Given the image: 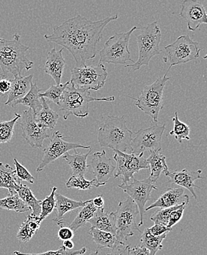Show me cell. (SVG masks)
<instances>
[{
  "mask_svg": "<svg viewBox=\"0 0 207 255\" xmlns=\"http://www.w3.org/2000/svg\"><path fill=\"white\" fill-rule=\"evenodd\" d=\"M118 18V15H115L94 21L77 15L55 26L53 32L46 34L44 38L68 49L74 57L77 68L85 67L86 62L95 58L97 44L103 38L106 26Z\"/></svg>",
  "mask_w": 207,
  "mask_h": 255,
  "instance_id": "6da1fadb",
  "label": "cell"
},
{
  "mask_svg": "<svg viewBox=\"0 0 207 255\" xmlns=\"http://www.w3.org/2000/svg\"><path fill=\"white\" fill-rule=\"evenodd\" d=\"M29 49L21 43L18 33L13 35L12 40L0 38V68L2 76L10 74L18 77L23 70L29 71L33 67V62L26 56Z\"/></svg>",
  "mask_w": 207,
  "mask_h": 255,
  "instance_id": "7a4b0ae2",
  "label": "cell"
},
{
  "mask_svg": "<svg viewBox=\"0 0 207 255\" xmlns=\"http://www.w3.org/2000/svg\"><path fill=\"white\" fill-rule=\"evenodd\" d=\"M133 132L128 128L125 116L109 115L98 131V141L101 147L126 152L131 151Z\"/></svg>",
  "mask_w": 207,
  "mask_h": 255,
  "instance_id": "3957f363",
  "label": "cell"
},
{
  "mask_svg": "<svg viewBox=\"0 0 207 255\" xmlns=\"http://www.w3.org/2000/svg\"><path fill=\"white\" fill-rule=\"evenodd\" d=\"M115 97H94L90 91L77 89L69 83L62 94L60 101V110L64 112L63 119L67 120L69 116L79 118H86L89 114V104L92 102H113Z\"/></svg>",
  "mask_w": 207,
  "mask_h": 255,
  "instance_id": "277c9868",
  "label": "cell"
},
{
  "mask_svg": "<svg viewBox=\"0 0 207 255\" xmlns=\"http://www.w3.org/2000/svg\"><path fill=\"white\" fill-rule=\"evenodd\" d=\"M139 30H140V33L136 35L139 50L138 60L133 64L125 66L126 68H131L132 71L139 70L143 66H148L152 58L161 53L160 49L161 30L158 27L157 21L150 23Z\"/></svg>",
  "mask_w": 207,
  "mask_h": 255,
  "instance_id": "5b68a950",
  "label": "cell"
},
{
  "mask_svg": "<svg viewBox=\"0 0 207 255\" xmlns=\"http://www.w3.org/2000/svg\"><path fill=\"white\" fill-rule=\"evenodd\" d=\"M167 72L163 77L157 79L152 84L145 86L138 98L136 100V106L146 115L149 116L154 123L158 122L159 114L164 106L163 91L167 82L170 80Z\"/></svg>",
  "mask_w": 207,
  "mask_h": 255,
  "instance_id": "8992f818",
  "label": "cell"
},
{
  "mask_svg": "<svg viewBox=\"0 0 207 255\" xmlns=\"http://www.w3.org/2000/svg\"><path fill=\"white\" fill-rule=\"evenodd\" d=\"M138 27H133L126 32L115 33L105 42L100 51V63H107L115 65H124L131 59L129 50V43L131 35Z\"/></svg>",
  "mask_w": 207,
  "mask_h": 255,
  "instance_id": "52a82bcc",
  "label": "cell"
},
{
  "mask_svg": "<svg viewBox=\"0 0 207 255\" xmlns=\"http://www.w3.org/2000/svg\"><path fill=\"white\" fill-rule=\"evenodd\" d=\"M139 214L138 208L130 198L123 202H119L116 215L117 242L126 244L129 237H132L136 231L142 233L137 225V216Z\"/></svg>",
  "mask_w": 207,
  "mask_h": 255,
  "instance_id": "ba28073f",
  "label": "cell"
},
{
  "mask_svg": "<svg viewBox=\"0 0 207 255\" xmlns=\"http://www.w3.org/2000/svg\"><path fill=\"white\" fill-rule=\"evenodd\" d=\"M165 50L167 57L164 58V60L170 63L168 72L172 66L197 60L202 49L199 48L197 41H193L189 35H184L179 36L172 44L165 46Z\"/></svg>",
  "mask_w": 207,
  "mask_h": 255,
  "instance_id": "9c48e42d",
  "label": "cell"
},
{
  "mask_svg": "<svg viewBox=\"0 0 207 255\" xmlns=\"http://www.w3.org/2000/svg\"><path fill=\"white\" fill-rule=\"evenodd\" d=\"M70 83L77 89L98 91L104 87L108 73L103 63L71 69Z\"/></svg>",
  "mask_w": 207,
  "mask_h": 255,
  "instance_id": "30bf717a",
  "label": "cell"
},
{
  "mask_svg": "<svg viewBox=\"0 0 207 255\" xmlns=\"http://www.w3.org/2000/svg\"><path fill=\"white\" fill-rule=\"evenodd\" d=\"M165 125H155L146 129H140L131 142V151L137 157H142L145 151H161L162 137Z\"/></svg>",
  "mask_w": 207,
  "mask_h": 255,
  "instance_id": "8fae6325",
  "label": "cell"
},
{
  "mask_svg": "<svg viewBox=\"0 0 207 255\" xmlns=\"http://www.w3.org/2000/svg\"><path fill=\"white\" fill-rule=\"evenodd\" d=\"M130 183H121L118 185L120 189L123 190V192L127 194L129 198L132 199L135 205L138 208L139 214H140V222L138 227L143 225V216L145 211V206L148 201L151 200V194L153 190H157V187L154 185L155 182L151 180L150 177L143 180L132 179Z\"/></svg>",
  "mask_w": 207,
  "mask_h": 255,
  "instance_id": "7c38bea8",
  "label": "cell"
},
{
  "mask_svg": "<svg viewBox=\"0 0 207 255\" xmlns=\"http://www.w3.org/2000/svg\"><path fill=\"white\" fill-rule=\"evenodd\" d=\"M113 160L115 162L114 177H121L122 183L126 184L134 178V174L142 169H147L148 165L146 157H137L118 150H113Z\"/></svg>",
  "mask_w": 207,
  "mask_h": 255,
  "instance_id": "4fadbf2b",
  "label": "cell"
},
{
  "mask_svg": "<svg viewBox=\"0 0 207 255\" xmlns=\"http://www.w3.org/2000/svg\"><path fill=\"white\" fill-rule=\"evenodd\" d=\"M81 148V149H91V146H84L80 143H72L64 140L63 134L59 131L54 132L51 137L49 145L44 149V157L41 163L37 168V172H41L50 163L58 160L68 151Z\"/></svg>",
  "mask_w": 207,
  "mask_h": 255,
  "instance_id": "5bb4252c",
  "label": "cell"
},
{
  "mask_svg": "<svg viewBox=\"0 0 207 255\" xmlns=\"http://www.w3.org/2000/svg\"><path fill=\"white\" fill-rule=\"evenodd\" d=\"M22 130V137L34 149H41L46 139L50 138L46 129L40 128L32 110L24 111L18 121Z\"/></svg>",
  "mask_w": 207,
  "mask_h": 255,
  "instance_id": "9a60e30c",
  "label": "cell"
},
{
  "mask_svg": "<svg viewBox=\"0 0 207 255\" xmlns=\"http://www.w3.org/2000/svg\"><path fill=\"white\" fill-rule=\"evenodd\" d=\"M179 15L186 20L188 30L192 32L198 30L201 24L207 23L206 10L205 5L200 1H184L182 4V9Z\"/></svg>",
  "mask_w": 207,
  "mask_h": 255,
  "instance_id": "2e32d148",
  "label": "cell"
},
{
  "mask_svg": "<svg viewBox=\"0 0 207 255\" xmlns=\"http://www.w3.org/2000/svg\"><path fill=\"white\" fill-rule=\"evenodd\" d=\"M113 161L112 159L106 157L104 150L97 151L93 154L91 166L96 177L95 180L100 186L106 185L113 174L115 169Z\"/></svg>",
  "mask_w": 207,
  "mask_h": 255,
  "instance_id": "e0dca14e",
  "label": "cell"
},
{
  "mask_svg": "<svg viewBox=\"0 0 207 255\" xmlns=\"http://www.w3.org/2000/svg\"><path fill=\"white\" fill-rule=\"evenodd\" d=\"M168 178H169V182L179 185L181 188H186L192 194L193 197L197 199L195 188H200L195 184L196 180L202 179V170L197 171H188L187 169H183L182 171H168L163 173Z\"/></svg>",
  "mask_w": 207,
  "mask_h": 255,
  "instance_id": "ac0fdd59",
  "label": "cell"
},
{
  "mask_svg": "<svg viewBox=\"0 0 207 255\" xmlns=\"http://www.w3.org/2000/svg\"><path fill=\"white\" fill-rule=\"evenodd\" d=\"M63 49L56 50L54 47L48 52L46 64L44 66L45 73L52 77L57 86L61 84L62 76L66 66V60L63 55Z\"/></svg>",
  "mask_w": 207,
  "mask_h": 255,
  "instance_id": "d6986e66",
  "label": "cell"
},
{
  "mask_svg": "<svg viewBox=\"0 0 207 255\" xmlns=\"http://www.w3.org/2000/svg\"><path fill=\"white\" fill-rule=\"evenodd\" d=\"M189 202L190 197L188 195H185L184 188H168L154 203L146 208L145 211L155 208H159L160 209L171 208L176 205H181L184 202Z\"/></svg>",
  "mask_w": 207,
  "mask_h": 255,
  "instance_id": "ffe728a7",
  "label": "cell"
},
{
  "mask_svg": "<svg viewBox=\"0 0 207 255\" xmlns=\"http://www.w3.org/2000/svg\"><path fill=\"white\" fill-rule=\"evenodd\" d=\"M90 200L85 201H75L73 199H69L66 196L62 195V194H55V208L56 211V216L53 219V222L56 223L57 225L60 227H63L64 225V217L66 213L72 211V210L79 209V208H83L86 204L89 203Z\"/></svg>",
  "mask_w": 207,
  "mask_h": 255,
  "instance_id": "44dd1931",
  "label": "cell"
},
{
  "mask_svg": "<svg viewBox=\"0 0 207 255\" xmlns=\"http://www.w3.org/2000/svg\"><path fill=\"white\" fill-rule=\"evenodd\" d=\"M91 227L107 232L115 236L116 234V215L115 212L106 213L104 208L97 209L92 219L89 221Z\"/></svg>",
  "mask_w": 207,
  "mask_h": 255,
  "instance_id": "7402d4cb",
  "label": "cell"
},
{
  "mask_svg": "<svg viewBox=\"0 0 207 255\" xmlns=\"http://www.w3.org/2000/svg\"><path fill=\"white\" fill-rule=\"evenodd\" d=\"M32 79L33 75L26 77H22L21 75L15 77L13 80H11V86L7 94V101L4 103V105L10 106V105L16 100L25 97L26 94L30 90Z\"/></svg>",
  "mask_w": 207,
  "mask_h": 255,
  "instance_id": "603a6c76",
  "label": "cell"
},
{
  "mask_svg": "<svg viewBox=\"0 0 207 255\" xmlns=\"http://www.w3.org/2000/svg\"><path fill=\"white\" fill-rule=\"evenodd\" d=\"M91 151H92V148H91L88 152L79 154L76 149H74V154H71L67 152L62 156L72 168V175L84 177L90 167L87 163V159Z\"/></svg>",
  "mask_w": 207,
  "mask_h": 255,
  "instance_id": "cb8c5ba5",
  "label": "cell"
},
{
  "mask_svg": "<svg viewBox=\"0 0 207 255\" xmlns=\"http://www.w3.org/2000/svg\"><path fill=\"white\" fill-rule=\"evenodd\" d=\"M41 102L42 108L41 111L35 115L37 124L43 129H55L59 119V115L58 113L51 109L46 99L41 98Z\"/></svg>",
  "mask_w": 207,
  "mask_h": 255,
  "instance_id": "d4e9b609",
  "label": "cell"
},
{
  "mask_svg": "<svg viewBox=\"0 0 207 255\" xmlns=\"http://www.w3.org/2000/svg\"><path fill=\"white\" fill-rule=\"evenodd\" d=\"M146 163L150 170V178L154 182H157L162 173L168 171L166 164V157L161 153V151H150V155L146 158Z\"/></svg>",
  "mask_w": 207,
  "mask_h": 255,
  "instance_id": "484cf974",
  "label": "cell"
},
{
  "mask_svg": "<svg viewBox=\"0 0 207 255\" xmlns=\"http://www.w3.org/2000/svg\"><path fill=\"white\" fill-rule=\"evenodd\" d=\"M21 184L13 168L9 164L0 163V188H6L10 194H16V189Z\"/></svg>",
  "mask_w": 207,
  "mask_h": 255,
  "instance_id": "4316f807",
  "label": "cell"
},
{
  "mask_svg": "<svg viewBox=\"0 0 207 255\" xmlns=\"http://www.w3.org/2000/svg\"><path fill=\"white\" fill-rule=\"evenodd\" d=\"M41 222L39 216H34L32 213L28 215L26 220L20 226L17 239L22 243L29 242L39 230Z\"/></svg>",
  "mask_w": 207,
  "mask_h": 255,
  "instance_id": "83f0119b",
  "label": "cell"
},
{
  "mask_svg": "<svg viewBox=\"0 0 207 255\" xmlns=\"http://www.w3.org/2000/svg\"><path fill=\"white\" fill-rule=\"evenodd\" d=\"M42 91L44 90L39 89L36 83H32L31 84L30 90L26 94L25 97L16 100L14 103H12L10 106L12 108H15L16 105H23L24 106L29 107L33 112L34 115H35L41 111L42 108L41 98L39 97V94Z\"/></svg>",
  "mask_w": 207,
  "mask_h": 255,
  "instance_id": "f1b7e54d",
  "label": "cell"
},
{
  "mask_svg": "<svg viewBox=\"0 0 207 255\" xmlns=\"http://www.w3.org/2000/svg\"><path fill=\"white\" fill-rule=\"evenodd\" d=\"M16 194L24 204L32 210V215L35 216H40L41 212V200L36 199L29 187L21 184L16 189Z\"/></svg>",
  "mask_w": 207,
  "mask_h": 255,
  "instance_id": "f546056e",
  "label": "cell"
},
{
  "mask_svg": "<svg viewBox=\"0 0 207 255\" xmlns=\"http://www.w3.org/2000/svg\"><path fill=\"white\" fill-rule=\"evenodd\" d=\"M89 233L92 236L93 240L97 244V251H100V250L105 248L112 250L115 244H116L115 236L107 233V232L102 231V230L91 227Z\"/></svg>",
  "mask_w": 207,
  "mask_h": 255,
  "instance_id": "4dcf8cb0",
  "label": "cell"
},
{
  "mask_svg": "<svg viewBox=\"0 0 207 255\" xmlns=\"http://www.w3.org/2000/svg\"><path fill=\"white\" fill-rule=\"evenodd\" d=\"M168 233L160 236H153L148 233V229L142 233L140 245L146 247L151 255H156L159 251L163 250V242L166 239Z\"/></svg>",
  "mask_w": 207,
  "mask_h": 255,
  "instance_id": "1f68e13d",
  "label": "cell"
},
{
  "mask_svg": "<svg viewBox=\"0 0 207 255\" xmlns=\"http://www.w3.org/2000/svg\"><path fill=\"white\" fill-rule=\"evenodd\" d=\"M97 210L93 204L92 200H90L89 203L86 204L83 208H82V210H80L77 217L69 225V228L74 233L81 227H85L86 224L89 223V221L92 219Z\"/></svg>",
  "mask_w": 207,
  "mask_h": 255,
  "instance_id": "d6a6232c",
  "label": "cell"
},
{
  "mask_svg": "<svg viewBox=\"0 0 207 255\" xmlns=\"http://www.w3.org/2000/svg\"><path fill=\"white\" fill-rule=\"evenodd\" d=\"M0 208L16 213H25L31 210L17 194H9L7 197L0 199Z\"/></svg>",
  "mask_w": 207,
  "mask_h": 255,
  "instance_id": "836d02e7",
  "label": "cell"
},
{
  "mask_svg": "<svg viewBox=\"0 0 207 255\" xmlns=\"http://www.w3.org/2000/svg\"><path fill=\"white\" fill-rule=\"evenodd\" d=\"M21 114L15 113L14 118L9 121H0V144L7 143L11 140L14 132V126Z\"/></svg>",
  "mask_w": 207,
  "mask_h": 255,
  "instance_id": "e575fe53",
  "label": "cell"
},
{
  "mask_svg": "<svg viewBox=\"0 0 207 255\" xmlns=\"http://www.w3.org/2000/svg\"><path fill=\"white\" fill-rule=\"evenodd\" d=\"M172 120L174 122V129L170 132V135H174L179 143H182L183 139L187 140H191V128L187 124L179 120L177 111L175 112V116Z\"/></svg>",
  "mask_w": 207,
  "mask_h": 255,
  "instance_id": "d590c367",
  "label": "cell"
},
{
  "mask_svg": "<svg viewBox=\"0 0 207 255\" xmlns=\"http://www.w3.org/2000/svg\"><path fill=\"white\" fill-rule=\"evenodd\" d=\"M66 186L68 188H77L78 190H90L93 187L99 188L100 185L97 183V180L94 179L91 181L86 180L84 177L82 176H73L69 178V180L66 182Z\"/></svg>",
  "mask_w": 207,
  "mask_h": 255,
  "instance_id": "8d00e7d4",
  "label": "cell"
},
{
  "mask_svg": "<svg viewBox=\"0 0 207 255\" xmlns=\"http://www.w3.org/2000/svg\"><path fill=\"white\" fill-rule=\"evenodd\" d=\"M69 83H70V81H68L67 83H65V84H62L61 83V84L58 85V86L55 85V86H51L47 90L40 93V98L48 99V100L52 101V103L59 106L62 94H63L65 89H66Z\"/></svg>",
  "mask_w": 207,
  "mask_h": 255,
  "instance_id": "74e56055",
  "label": "cell"
},
{
  "mask_svg": "<svg viewBox=\"0 0 207 255\" xmlns=\"http://www.w3.org/2000/svg\"><path fill=\"white\" fill-rule=\"evenodd\" d=\"M57 190H58L57 187H53L52 188L51 194L46 196L44 200H41V212L39 216V219H41V222H43L55 210V194H56Z\"/></svg>",
  "mask_w": 207,
  "mask_h": 255,
  "instance_id": "f35d334b",
  "label": "cell"
},
{
  "mask_svg": "<svg viewBox=\"0 0 207 255\" xmlns=\"http://www.w3.org/2000/svg\"><path fill=\"white\" fill-rule=\"evenodd\" d=\"M188 203L189 202H184L181 205H176V206L171 207V208H163V209L157 210L156 213L151 215L150 219L154 224H161V225L167 226L171 213L174 210L179 209L181 207L184 206V205H188Z\"/></svg>",
  "mask_w": 207,
  "mask_h": 255,
  "instance_id": "ab89813d",
  "label": "cell"
},
{
  "mask_svg": "<svg viewBox=\"0 0 207 255\" xmlns=\"http://www.w3.org/2000/svg\"><path fill=\"white\" fill-rule=\"evenodd\" d=\"M87 249L86 247H83L81 250H67L64 247H60V249L56 251H48L46 253H40V254H33V253H22L19 251H15V255H82L86 254Z\"/></svg>",
  "mask_w": 207,
  "mask_h": 255,
  "instance_id": "60d3db41",
  "label": "cell"
},
{
  "mask_svg": "<svg viewBox=\"0 0 207 255\" xmlns=\"http://www.w3.org/2000/svg\"><path fill=\"white\" fill-rule=\"evenodd\" d=\"M13 163L15 167V174L20 180L26 181L30 182V184H33L35 182L34 177H32L28 170L24 165H21L16 158H13Z\"/></svg>",
  "mask_w": 207,
  "mask_h": 255,
  "instance_id": "b9f144b4",
  "label": "cell"
},
{
  "mask_svg": "<svg viewBox=\"0 0 207 255\" xmlns=\"http://www.w3.org/2000/svg\"><path fill=\"white\" fill-rule=\"evenodd\" d=\"M186 207L187 205H184V206L181 207L179 209L174 210L171 213L169 219H168V225H167L168 228L172 229V227L177 225L178 222L182 219L184 211H185Z\"/></svg>",
  "mask_w": 207,
  "mask_h": 255,
  "instance_id": "7bdbcfd3",
  "label": "cell"
},
{
  "mask_svg": "<svg viewBox=\"0 0 207 255\" xmlns=\"http://www.w3.org/2000/svg\"><path fill=\"white\" fill-rule=\"evenodd\" d=\"M148 233L153 236H160L165 233H168L172 230V229H169L167 226L161 225V224H154V226L147 228Z\"/></svg>",
  "mask_w": 207,
  "mask_h": 255,
  "instance_id": "ee69618b",
  "label": "cell"
},
{
  "mask_svg": "<svg viewBox=\"0 0 207 255\" xmlns=\"http://www.w3.org/2000/svg\"><path fill=\"white\" fill-rule=\"evenodd\" d=\"M129 249H130L129 246L116 242L113 248L111 250L110 253L106 255H130Z\"/></svg>",
  "mask_w": 207,
  "mask_h": 255,
  "instance_id": "f6af8a7d",
  "label": "cell"
},
{
  "mask_svg": "<svg viewBox=\"0 0 207 255\" xmlns=\"http://www.w3.org/2000/svg\"><path fill=\"white\" fill-rule=\"evenodd\" d=\"M58 236L61 241L72 240L74 238V233L69 227H62L58 231Z\"/></svg>",
  "mask_w": 207,
  "mask_h": 255,
  "instance_id": "bcb514c9",
  "label": "cell"
},
{
  "mask_svg": "<svg viewBox=\"0 0 207 255\" xmlns=\"http://www.w3.org/2000/svg\"><path fill=\"white\" fill-rule=\"evenodd\" d=\"M11 86V80L4 77L2 76L0 80V94L2 96L7 95Z\"/></svg>",
  "mask_w": 207,
  "mask_h": 255,
  "instance_id": "7dc6e473",
  "label": "cell"
},
{
  "mask_svg": "<svg viewBox=\"0 0 207 255\" xmlns=\"http://www.w3.org/2000/svg\"><path fill=\"white\" fill-rule=\"evenodd\" d=\"M129 254L130 255H151L149 251L143 246H135L129 250Z\"/></svg>",
  "mask_w": 207,
  "mask_h": 255,
  "instance_id": "c3c4849f",
  "label": "cell"
},
{
  "mask_svg": "<svg viewBox=\"0 0 207 255\" xmlns=\"http://www.w3.org/2000/svg\"><path fill=\"white\" fill-rule=\"evenodd\" d=\"M93 204L97 209H103L104 202L103 196H99L92 199Z\"/></svg>",
  "mask_w": 207,
  "mask_h": 255,
  "instance_id": "681fc988",
  "label": "cell"
},
{
  "mask_svg": "<svg viewBox=\"0 0 207 255\" xmlns=\"http://www.w3.org/2000/svg\"><path fill=\"white\" fill-rule=\"evenodd\" d=\"M63 247H64L66 250H72V249L74 247V244L72 240L65 241H63Z\"/></svg>",
  "mask_w": 207,
  "mask_h": 255,
  "instance_id": "f907efd6",
  "label": "cell"
},
{
  "mask_svg": "<svg viewBox=\"0 0 207 255\" xmlns=\"http://www.w3.org/2000/svg\"><path fill=\"white\" fill-rule=\"evenodd\" d=\"M99 251L95 252V253H91V254H90L89 255H98Z\"/></svg>",
  "mask_w": 207,
  "mask_h": 255,
  "instance_id": "816d5d0a",
  "label": "cell"
}]
</instances>
